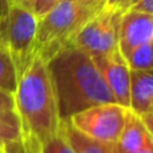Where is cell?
Wrapping results in <instances>:
<instances>
[{"label": "cell", "mask_w": 153, "mask_h": 153, "mask_svg": "<svg viewBox=\"0 0 153 153\" xmlns=\"http://www.w3.org/2000/svg\"><path fill=\"white\" fill-rule=\"evenodd\" d=\"M46 63L62 121L91 106L116 102L91 56L81 48L70 45Z\"/></svg>", "instance_id": "6da1fadb"}, {"label": "cell", "mask_w": 153, "mask_h": 153, "mask_svg": "<svg viewBox=\"0 0 153 153\" xmlns=\"http://www.w3.org/2000/svg\"><path fill=\"white\" fill-rule=\"evenodd\" d=\"M13 97L26 153H40L43 144L62 126L47 63L42 58L35 56L19 76Z\"/></svg>", "instance_id": "7a4b0ae2"}, {"label": "cell", "mask_w": 153, "mask_h": 153, "mask_svg": "<svg viewBox=\"0 0 153 153\" xmlns=\"http://www.w3.org/2000/svg\"><path fill=\"white\" fill-rule=\"evenodd\" d=\"M102 8L87 5L83 0H59L36 27V55L48 62L62 48L73 43L81 27Z\"/></svg>", "instance_id": "3957f363"}, {"label": "cell", "mask_w": 153, "mask_h": 153, "mask_svg": "<svg viewBox=\"0 0 153 153\" xmlns=\"http://www.w3.org/2000/svg\"><path fill=\"white\" fill-rule=\"evenodd\" d=\"M36 27L38 19L35 15L16 4H8L0 19L1 45L12 58L18 78L36 56Z\"/></svg>", "instance_id": "277c9868"}, {"label": "cell", "mask_w": 153, "mask_h": 153, "mask_svg": "<svg viewBox=\"0 0 153 153\" xmlns=\"http://www.w3.org/2000/svg\"><path fill=\"white\" fill-rule=\"evenodd\" d=\"M122 13L121 10L105 5L81 27L71 45L90 56L103 55L113 51L118 47Z\"/></svg>", "instance_id": "5b68a950"}, {"label": "cell", "mask_w": 153, "mask_h": 153, "mask_svg": "<svg viewBox=\"0 0 153 153\" xmlns=\"http://www.w3.org/2000/svg\"><path fill=\"white\" fill-rule=\"evenodd\" d=\"M129 109L117 102H106L74 114L69 122L76 130L101 143L113 145L125 125Z\"/></svg>", "instance_id": "8992f818"}, {"label": "cell", "mask_w": 153, "mask_h": 153, "mask_svg": "<svg viewBox=\"0 0 153 153\" xmlns=\"http://www.w3.org/2000/svg\"><path fill=\"white\" fill-rule=\"evenodd\" d=\"M91 59L105 79V83L110 90L114 101L129 109L130 69L120 48L117 47L103 55L91 56Z\"/></svg>", "instance_id": "52a82bcc"}, {"label": "cell", "mask_w": 153, "mask_h": 153, "mask_svg": "<svg viewBox=\"0 0 153 153\" xmlns=\"http://www.w3.org/2000/svg\"><path fill=\"white\" fill-rule=\"evenodd\" d=\"M153 40V16L128 10L122 13L118 34V48L124 56L138 46Z\"/></svg>", "instance_id": "ba28073f"}, {"label": "cell", "mask_w": 153, "mask_h": 153, "mask_svg": "<svg viewBox=\"0 0 153 153\" xmlns=\"http://www.w3.org/2000/svg\"><path fill=\"white\" fill-rule=\"evenodd\" d=\"M129 109L138 117L153 111V69L130 70Z\"/></svg>", "instance_id": "9c48e42d"}, {"label": "cell", "mask_w": 153, "mask_h": 153, "mask_svg": "<svg viewBox=\"0 0 153 153\" xmlns=\"http://www.w3.org/2000/svg\"><path fill=\"white\" fill-rule=\"evenodd\" d=\"M149 140L151 136L141 117H138L129 109L124 128L111 148H113V153H128L141 148Z\"/></svg>", "instance_id": "30bf717a"}, {"label": "cell", "mask_w": 153, "mask_h": 153, "mask_svg": "<svg viewBox=\"0 0 153 153\" xmlns=\"http://www.w3.org/2000/svg\"><path fill=\"white\" fill-rule=\"evenodd\" d=\"M61 130L74 153H113L111 145L83 134L76 130L69 121H62Z\"/></svg>", "instance_id": "8fae6325"}, {"label": "cell", "mask_w": 153, "mask_h": 153, "mask_svg": "<svg viewBox=\"0 0 153 153\" xmlns=\"http://www.w3.org/2000/svg\"><path fill=\"white\" fill-rule=\"evenodd\" d=\"M18 73L10 53L5 47H0V89L15 93L18 86Z\"/></svg>", "instance_id": "7c38bea8"}, {"label": "cell", "mask_w": 153, "mask_h": 153, "mask_svg": "<svg viewBox=\"0 0 153 153\" xmlns=\"http://www.w3.org/2000/svg\"><path fill=\"white\" fill-rule=\"evenodd\" d=\"M130 70L153 69V40L138 46L137 48L125 56Z\"/></svg>", "instance_id": "4fadbf2b"}, {"label": "cell", "mask_w": 153, "mask_h": 153, "mask_svg": "<svg viewBox=\"0 0 153 153\" xmlns=\"http://www.w3.org/2000/svg\"><path fill=\"white\" fill-rule=\"evenodd\" d=\"M20 138V124L16 111H0V143Z\"/></svg>", "instance_id": "5bb4252c"}, {"label": "cell", "mask_w": 153, "mask_h": 153, "mask_svg": "<svg viewBox=\"0 0 153 153\" xmlns=\"http://www.w3.org/2000/svg\"><path fill=\"white\" fill-rule=\"evenodd\" d=\"M59 0H8V4H16L30 11L39 20L46 15Z\"/></svg>", "instance_id": "9a60e30c"}, {"label": "cell", "mask_w": 153, "mask_h": 153, "mask_svg": "<svg viewBox=\"0 0 153 153\" xmlns=\"http://www.w3.org/2000/svg\"><path fill=\"white\" fill-rule=\"evenodd\" d=\"M40 153H74V151L67 143L62 130H59V133H56L43 144L40 148Z\"/></svg>", "instance_id": "2e32d148"}, {"label": "cell", "mask_w": 153, "mask_h": 153, "mask_svg": "<svg viewBox=\"0 0 153 153\" xmlns=\"http://www.w3.org/2000/svg\"><path fill=\"white\" fill-rule=\"evenodd\" d=\"M15 110V97L12 93L0 89V111Z\"/></svg>", "instance_id": "e0dca14e"}, {"label": "cell", "mask_w": 153, "mask_h": 153, "mask_svg": "<svg viewBox=\"0 0 153 153\" xmlns=\"http://www.w3.org/2000/svg\"><path fill=\"white\" fill-rule=\"evenodd\" d=\"M0 153H26L22 140H12L0 143Z\"/></svg>", "instance_id": "ac0fdd59"}, {"label": "cell", "mask_w": 153, "mask_h": 153, "mask_svg": "<svg viewBox=\"0 0 153 153\" xmlns=\"http://www.w3.org/2000/svg\"><path fill=\"white\" fill-rule=\"evenodd\" d=\"M130 10L137 11V12H143V13H148V15L153 16V0H140Z\"/></svg>", "instance_id": "d6986e66"}, {"label": "cell", "mask_w": 153, "mask_h": 153, "mask_svg": "<svg viewBox=\"0 0 153 153\" xmlns=\"http://www.w3.org/2000/svg\"><path fill=\"white\" fill-rule=\"evenodd\" d=\"M141 120H143V122H144V125H145L151 138L153 140V111L145 114V116H141Z\"/></svg>", "instance_id": "ffe728a7"}, {"label": "cell", "mask_w": 153, "mask_h": 153, "mask_svg": "<svg viewBox=\"0 0 153 153\" xmlns=\"http://www.w3.org/2000/svg\"><path fill=\"white\" fill-rule=\"evenodd\" d=\"M138 1H140V0H121L120 4H118V7H117V10H121L122 12H125V11L130 10V8Z\"/></svg>", "instance_id": "44dd1931"}, {"label": "cell", "mask_w": 153, "mask_h": 153, "mask_svg": "<svg viewBox=\"0 0 153 153\" xmlns=\"http://www.w3.org/2000/svg\"><path fill=\"white\" fill-rule=\"evenodd\" d=\"M128 153H153V140L148 141L145 145H143L141 148L136 149V151H132V152H128Z\"/></svg>", "instance_id": "7402d4cb"}, {"label": "cell", "mask_w": 153, "mask_h": 153, "mask_svg": "<svg viewBox=\"0 0 153 153\" xmlns=\"http://www.w3.org/2000/svg\"><path fill=\"white\" fill-rule=\"evenodd\" d=\"M83 1L94 8H103L106 5V0H83Z\"/></svg>", "instance_id": "603a6c76"}, {"label": "cell", "mask_w": 153, "mask_h": 153, "mask_svg": "<svg viewBox=\"0 0 153 153\" xmlns=\"http://www.w3.org/2000/svg\"><path fill=\"white\" fill-rule=\"evenodd\" d=\"M8 8V0H0V16L4 15Z\"/></svg>", "instance_id": "cb8c5ba5"}, {"label": "cell", "mask_w": 153, "mask_h": 153, "mask_svg": "<svg viewBox=\"0 0 153 153\" xmlns=\"http://www.w3.org/2000/svg\"><path fill=\"white\" fill-rule=\"evenodd\" d=\"M120 1H121V0H106V5H108V7H111V8H117L120 4Z\"/></svg>", "instance_id": "d4e9b609"}, {"label": "cell", "mask_w": 153, "mask_h": 153, "mask_svg": "<svg viewBox=\"0 0 153 153\" xmlns=\"http://www.w3.org/2000/svg\"><path fill=\"white\" fill-rule=\"evenodd\" d=\"M1 16H3V15H1ZM1 16H0V19H1ZM1 46H3V45H1V36H0V47H1Z\"/></svg>", "instance_id": "484cf974"}]
</instances>
